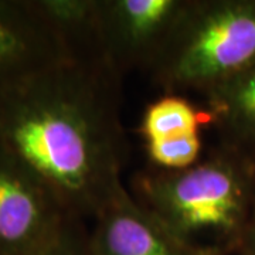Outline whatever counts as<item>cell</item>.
Returning <instances> with one entry per match:
<instances>
[{
    "mask_svg": "<svg viewBox=\"0 0 255 255\" xmlns=\"http://www.w3.org/2000/svg\"><path fill=\"white\" fill-rule=\"evenodd\" d=\"M118 85L104 64L67 58L0 95V150L77 219H95L125 189Z\"/></svg>",
    "mask_w": 255,
    "mask_h": 255,
    "instance_id": "cell-1",
    "label": "cell"
},
{
    "mask_svg": "<svg viewBox=\"0 0 255 255\" xmlns=\"http://www.w3.org/2000/svg\"><path fill=\"white\" fill-rule=\"evenodd\" d=\"M135 199L191 255L241 251L255 196V157L221 143L183 170L136 176Z\"/></svg>",
    "mask_w": 255,
    "mask_h": 255,
    "instance_id": "cell-2",
    "label": "cell"
},
{
    "mask_svg": "<svg viewBox=\"0 0 255 255\" xmlns=\"http://www.w3.org/2000/svg\"><path fill=\"white\" fill-rule=\"evenodd\" d=\"M255 67V0H191L153 68L166 94H206Z\"/></svg>",
    "mask_w": 255,
    "mask_h": 255,
    "instance_id": "cell-3",
    "label": "cell"
},
{
    "mask_svg": "<svg viewBox=\"0 0 255 255\" xmlns=\"http://www.w3.org/2000/svg\"><path fill=\"white\" fill-rule=\"evenodd\" d=\"M191 0H98L92 54L121 78L153 71Z\"/></svg>",
    "mask_w": 255,
    "mask_h": 255,
    "instance_id": "cell-4",
    "label": "cell"
},
{
    "mask_svg": "<svg viewBox=\"0 0 255 255\" xmlns=\"http://www.w3.org/2000/svg\"><path fill=\"white\" fill-rule=\"evenodd\" d=\"M73 219L43 183L0 150V255L40 254Z\"/></svg>",
    "mask_w": 255,
    "mask_h": 255,
    "instance_id": "cell-5",
    "label": "cell"
},
{
    "mask_svg": "<svg viewBox=\"0 0 255 255\" xmlns=\"http://www.w3.org/2000/svg\"><path fill=\"white\" fill-rule=\"evenodd\" d=\"M71 58L37 0H0V95Z\"/></svg>",
    "mask_w": 255,
    "mask_h": 255,
    "instance_id": "cell-6",
    "label": "cell"
},
{
    "mask_svg": "<svg viewBox=\"0 0 255 255\" xmlns=\"http://www.w3.org/2000/svg\"><path fill=\"white\" fill-rule=\"evenodd\" d=\"M92 255H191L125 189L95 217Z\"/></svg>",
    "mask_w": 255,
    "mask_h": 255,
    "instance_id": "cell-7",
    "label": "cell"
},
{
    "mask_svg": "<svg viewBox=\"0 0 255 255\" xmlns=\"http://www.w3.org/2000/svg\"><path fill=\"white\" fill-rule=\"evenodd\" d=\"M204 95L213 125L224 137L223 143L255 157V67Z\"/></svg>",
    "mask_w": 255,
    "mask_h": 255,
    "instance_id": "cell-8",
    "label": "cell"
},
{
    "mask_svg": "<svg viewBox=\"0 0 255 255\" xmlns=\"http://www.w3.org/2000/svg\"><path fill=\"white\" fill-rule=\"evenodd\" d=\"M213 125L207 110H200L179 94H166L146 107L139 132L145 142L187 133H200V128Z\"/></svg>",
    "mask_w": 255,
    "mask_h": 255,
    "instance_id": "cell-9",
    "label": "cell"
},
{
    "mask_svg": "<svg viewBox=\"0 0 255 255\" xmlns=\"http://www.w3.org/2000/svg\"><path fill=\"white\" fill-rule=\"evenodd\" d=\"M201 149L200 133L146 142V153L150 163L160 170H183L190 167L201 159Z\"/></svg>",
    "mask_w": 255,
    "mask_h": 255,
    "instance_id": "cell-10",
    "label": "cell"
},
{
    "mask_svg": "<svg viewBox=\"0 0 255 255\" xmlns=\"http://www.w3.org/2000/svg\"><path fill=\"white\" fill-rule=\"evenodd\" d=\"M37 255H92L90 233H87L82 220H71L54 244Z\"/></svg>",
    "mask_w": 255,
    "mask_h": 255,
    "instance_id": "cell-11",
    "label": "cell"
},
{
    "mask_svg": "<svg viewBox=\"0 0 255 255\" xmlns=\"http://www.w3.org/2000/svg\"><path fill=\"white\" fill-rule=\"evenodd\" d=\"M241 251L248 255H255V196L254 203H253V210H251V216H250V221H248V226H247L244 243H243V247H241Z\"/></svg>",
    "mask_w": 255,
    "mask_h": 255,
    "instance_id": "cell-12",
    "label": "cell"
},
{
    "mask_svg": "<svg viewBox=\"0 0 255 255\" xmlns=\"http://www.w3.org/2000/svg\"><path fill=\"white\" fill-rule=\"evenodd\" d=\"M237 255H248V254H246V253H243V251H240V253H238Z\"/></svg>",
    "mask_w": 255,
    "mask_h": 255,
    "instance_id": "cell-13",
    "label": "cell"
}]
</instances>
